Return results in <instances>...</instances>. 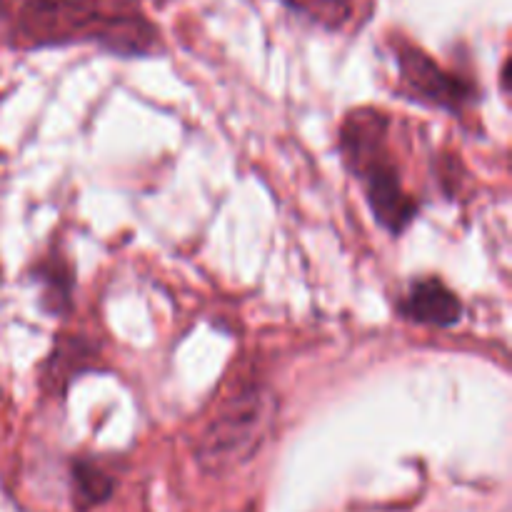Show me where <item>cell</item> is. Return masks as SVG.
<instances>
[{"mask_svg": "<svg viewBox=\"0 0 512 512\" xmlns=\"http://www.w3.org/2000/svg\"><path fill=\"white\" fill-rule=\"evenodd\" d=\"M398 310L405 320L428 328H453L463 320V300L440 278L413 280Z\"/></svg>", "mask_w": 512, "mask_h": 512, "instance_id": "5b68a950", "label": "cell"}, {"mask_svg": "<svg viewBox=\"0 0 512 512\" xmlns=\"http://www.w3.org/2000/svg\"><path fill=\"white\" fill-rule=\"evenodd\" d=\"M395 63H398L400 95L413 103L445 110L450 115H463L478 100L475 83L445 70L418 45H395Z\"/></svg>", "mask_w": 512, "mask_h": 512, "instance_id": "277c9868", "label": "cell"}, {"mask_svg": "<svg viewBox=\"0 0 512 512\" xmlns=\"http://www.w3.org/2000/svg\"><path fill=\"white\" fill-rule=\"evenodd\" d=\"M70 485H73V505L78 512H88L108 503L115 493V478L95 460L78 458L70 463Z\"/></svg>", "mask_w": 512, "mask_h": 512, "instance_id": "ba28073f", "label": "cell"}, {"mask_svg": "<svg viewBox=\"0 0 512 512\" xmlns=\"http://www.w3.org/2000/svg\"><path fill=\"white\" fill-rule=\"evenodd\" d=\"M13 8H15V0H0V23L13 15Z\"/></svg>", "mask_w": 512, "mask_h": 512, "instance_id": "30bf717a", "label": "cell"}, {"mask_svg": "<svg viewBox=\"0 0 512 512\" xmlns=\"http://www.w3.org/2000/svg\"><path fill=\"white\" fill-rule=\"evenodd\" d=\"M95 353L93 343L83 338H58L53 353H50L48 363L43 370V385L48 393H55L63 398L68 390L70 380L78 378V373L95 368Z\"/></svg>", "mask_w": 512, "mask_h": 512, "instance_id": "52a82bcc", "label": "cell"}, {"mask_svg": "<svg viewBox=\"0 0 512 512\" xmlns=\"http://www.w3.org/2000/svg\"><path fill=\"white\" fill-rule=\"evenodd\" d=\"M30 278L38 283L40 288V308L48 315H68L73 310V290H75V275L68 260L50 250L40 263H35L33 275Z\"/></svg>", "mask_w": 512, "mask_h": 512, "instance_id": "8992f818", "label": "cell"}, {"mask_svg": "<svg viewBox=\"0 0 512 512\" xmlns=\"http://www.w3.org/2000/svg\"><path fill=\"white\" fill-rule=\"evenodd\" d=\"M280 400L268 385H248L215 415L195 443V463L208 475H228L260 453L273 435Z\"/></svg>", "mask_w": 512, "mask_h": 512, "instance_id": "3957f363", "label": "cell"}, {"mask_svg": "<svg viewBox=\"0 0 512 512\" xmlns=\"http://www.w3.org/2000/svg\"><path fill=\"white\" fill-rule=\"evenodd\" d=\"M13 43L25 50L95 43L120 58H143L158 50L160 33L140 0H25Z\"/></svg>", "mask_w": 512, "mask_h": 512, "instance_id": "6da1fadb", "label": "cell"}, {"mask_svg": "<svg viewBox=\"0 0 512 512\" xmlns=\"http://www.w3.org/2000/svg\"><path fill=\"white\" fill-rule=\"evenodd\" d=\"M345 168L360 180L370 213L390 235H403L418 215V200L403 188L390 150V118L378 108H355L345 115L338 135Z\"/></svg>", "mask_w": 512, "mask_h": 512, "instance_id": "7a4b0ae2", "label": "cell"}, {"mask_svg": "<svg viewBox=\"0 0 512 512\" xmlns=\"http://www.w3.org/2000/svg\"><path fill=\"white\" fill-rule=\"evenodd\" d=\"M288 10L295 15L305 18L308 23L318 25V28L343 30L348 20L353 18V3L350 0H280Z\"/></svg>", "mask_w": 512, "mask_h": 512, "instance_id": "9c48e42d", "label": "cell"}]
</instances>
